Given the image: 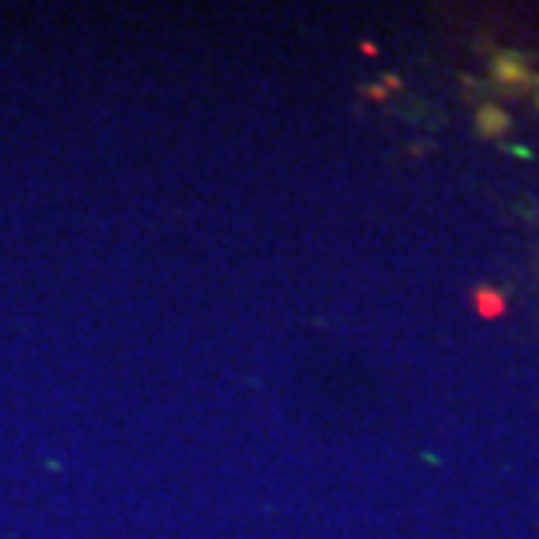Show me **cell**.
<instances>
[{
  "instance_id": "2",
  "label": "cell",
  "mask_w": 539,
  "mask_h": 539,
  "mask_svg": "<svg viewBox=\"0 0 539 539\" xmlns=\"http://www.w3.org/2000/svg\"><path fill=\"white\" fill-rule=\"evenodd\" d=\"M477 130L480 137H490V140H497V137H504L508 130H511V116L501 109V106H494V102H483L477 109Z\"/></svg>"
},
{
  "instance_id": "3",
  "label": "cell",
  "mask_w": 539,
  "mask_h": 539,
  "mask_svg": "<svg viewBox=\"0 0 539 539\" xmlns=\"http://www.w3.org/2000/svg\"><path fill=\"white\" fill-rule=\"evenodd\" d=\"M473 308H477L480 319H497V315H504L508 298H504L497 288H477V291H473Z\"/></svg>"
},
{
  "instance_id": "4",
  "label": "cell",
  "mask_w": 539,
  "mask_h": 539,
  "mask_svg": "<svg viewBox=\"0 0 539 539\" xmlns=\"http://www.w3.org/2000/svg\"><path fill=\"white\" fill-rule=\"evenodd\" d=\"M536 109H539V91H536Z\"/></svg>"
},
{
  "instance_id": "1",
  "label": "cell",
  "mask_w": 539,
  "mask_h": 539,
  "mask_svg": "<svg viewBox=\"0 0 539 539\" xmlns=\"http://www.w3.org/2000/svg\"><path fill=\"white\" fill-rule=\"evenodd\" d=\"M494 81H497V84H504V88H511V91H526V88H533V81H536L533 57L515 53V50L497 53V57H494Z\"/></svg>"
}]
</instances>
